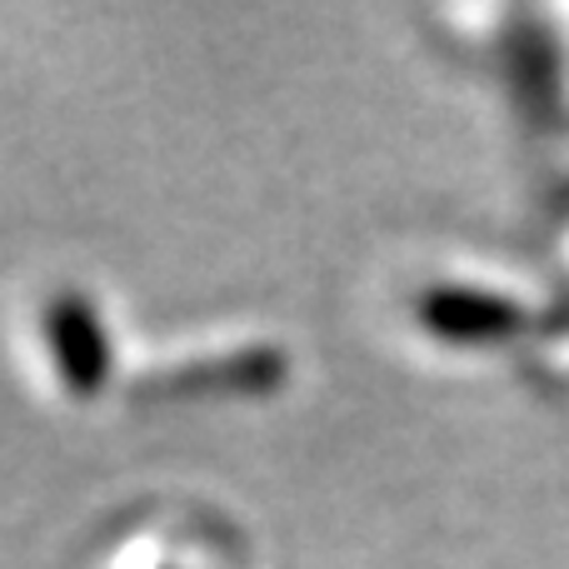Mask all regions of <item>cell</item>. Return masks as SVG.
I'll list each match as a JSON object with an SVG mask.
<instances>
[{
	"mask_svg": "<svg viewBox=\"0 0 569 569\" xmlns=\"http://www.w3.org/2000/svg\"><path fill=\"white\" fill-rule=\"evenodd\" d=\"M40 330H46L50 365H56L60 385L70 395L86 400V395H96L110 380V330L80 290L50 295L46 315H40Z\"/></svg>",
	"mask_w": 569,
	"mask_h": 569,
	"instance_id": "1",
	"label": "cell"
},
{
	"mask_svg": "<svg viewBox=\"0 0 569 569\" xmlns=\"http://www.w3.org/2000/svg\"><path fill=\"white\" fill-rule=\"evenodd\" d=\"M420 325L450 345H495L520 335L530 325V310L515 295L485 284H435L420 300Z\"/></svg>",
	"mask_w": 569,
	"mask_h": 569,
	"instance_id": "2",
	"label": "cell"
},
{
	"mask_svg": "<svg viewBox=\"0 0 569 569\" xmlns=\"http://www.w3.org/2000/svg\"><path fill=\"white\" fill-rule=\"evenodd\" d=\"M150 569H180V565H150Z\"/></svg>",
	"mask_w": 569,
	"mask_h": 569,
	"instance_id": "3",
	"label": "cell"
}]
</instances>
